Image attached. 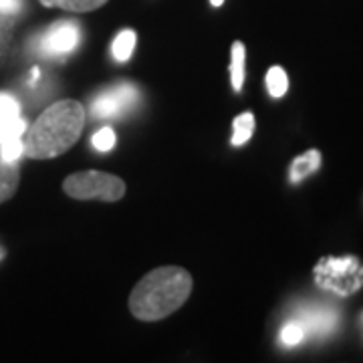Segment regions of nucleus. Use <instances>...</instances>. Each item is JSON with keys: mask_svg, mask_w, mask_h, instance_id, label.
I'll return each instance as SVG.
<instances>
[{"mask_svg": "<svg viewBox=\"0 0 363 363\" xmlns=\"http://www.w3.org/2000/svg\"><path fill=\"white\" fill-rule=\"evenodd\" d=\"M85 128V107L75 99H61L47 107L39 119L26 128L25 156L30 160H51L71 150Z\"/></svg>", "mask_w": 363, "mask_h": 363, "instance_id": "nucleus-1", "label": "nucleus"}, {"mask_svg": "<svg viewBox=\"0 0 363 363\" xmlns=\"http://www.w3.org/2000/svg\"><path fill=\"white\" fill-rule=\"evenodd\" d=\"M192 274L182 267L147 272L130 295V311L140 321H160L176 313L192 293Z\"/></svg>", "mask_w": 363, "mask_h": 363, "instance_id": "nucleus-2", "label": "nucleus"}, {"mask_svg": "<svg viewBox=\"0 0 363 363\" xmlns=\"http://www.w3.org/2000/svg\"><path fill=\"white\" fill-rule=\"evenodd\" d=\"M315 285L339 297L355 295L363 286V262L357 257H323L313 269Z\"/></svg>", "mask_w": 363, "mask_h": 363, "instance_id": "nucleus-3", "label": "nucleus"}, {"mask_svg": "<svg viewBox=\"0 0 363 363\" xmlns=\"http://www.w3.org/2000/svg\"><path fill=\"white\" fill-rule=\"evenodd\" d=\"M63 190L69 198H75V200L117 202L125 196V182L107 172L87 169V172H77L65 178Z\"/></svg>", "mask_w": 363, "mask_h": 363, "instance_id": "nucleus-4", "label": "nucleus"}, {"mask_svg": "<svg viewBox=\"0 0 363 363\" xmlns=\"http://www.w3.org/2000/svg\"><path fill=\"white\" fill-rule=\"evenodd\" d=\"M81 40V28L75 21H59L47 28V33L40 37L39 51L52 57H61L67 52L75 51Z\"/></svg>", "mask_w": 363, "mask_h": 363, "instance_id": "nucleus-5", "label": "nucleus"}, {"mask_svg": "<svg viewBox=\"0 0 363 363\" xmlns=\"http://www.w3.org/2000/svg\"><path fill=\"white\" fill-rule=\"evenodd\" d=\"M138 97V89L131 83H119L107 91H104L95 101L91 104L93 117H116L123 111H128Z\"/></svg>", "mask_w": 363, "mask_h": 363, "instance_id": "nucleus-6", "label": "nucleus"}, {"mask_svg": "<svg viewBox=\"0 0 363 363\" xmlns=\"http://www.w3.org/2000/svg\"><path fill=\"white\" fill-rule=\"evenodd\" d=\"M26 121L18 116L11 123H6L0 130V157L6 162H18V157L25 156Z\"/></svg>", "mask_w": 363, "mask_h": 363, "instance_id": "nucleus-7", "label": "nucleus"}, {"mask_svg": "<svg viewBox=\"0 0 363 363\" xmlns=\"http://www.w3.org/2000/svg\"><path fill=\"white\" fill-rule=\"evenodd\" d=\"M319 168H321V152L319 150H309L303 156L293 160L291 169H289V180L293 184H298V182L305 180L307 176L315 174Z\"/></svg>", "mask_w": 363, "mask_h": 363, "instance_id": "nucleus-8", "label": "nucleus"}, {"mask_svg": "<svg viewBox=\"0 0 363 363\" xmlns=\"http://www.w3.org/2000/svg\"><path fill=\"white\" fill-rule=\"evenodd\" d=\"M21 184V169L16 162H6L0 157V204L11 200Z\"/></svg>", "mask_w": 363, "mask_h": 363, "instance_id": "nucleus-9", "label": "nucleus"}, {"mask_svg": "<svg viewBox=\"0 0 363 363\" xmlns=\"http://www.w3.org/2000/svg\"><path fill=\"white\" fill-rule=\"evenodd\" d=\"M245 65H247V49L240 40H236L230 49V83L236 93L245 85Z\"/></svg>", "mask_w": 363, "mask_h": 363, "instance_id": "nucleus-10", "label": "nucleus"}, {"mask_svg": "<svg viewBox=\"0 0 363 363\" xmlns=\"http://www.w3.org/2000/svg\"><path fill=\"white\" fill-rule=\"evenodd\" d=\"M135 43H138V35H135V30H131V28L121 30V33L116 37V40H113V45H111L113 59L119 61V63L130 61L131 55H133V51H135Z\"/></svg>", "mask_w": 363, "mask_h": 363, "instance_id": "nucleus-11", "label": "nucleus"}, {"mask_svg": "<svg viewBox=\"0 0 363 363\" xmlns=\"http://www.w3.org/2000/svg\"><path fill=\"white\" fill-rule=\"evenodd\" d=\"M233 143L234 147H240V145H245V143L252 138V133H255V116L250 113V111H245V113H240V116L234 119L233 123Z\"/></svg>", "mask_w": 363, "mask_h": 363, "instance_id": "nucleus-12", "label": "nucleus"}, {"mask_svg": "<svg viewBox=\"0 0 363 363\" xmlns=\"http://www.w3.org/2000/svg\"><path fill=\"white\" fill-rule=\"evenodd\" d=\"M107 0H40L43 6H57L69 13H91L95 9H101Z\"/></svg>", "mask_w": 363, "mask_h": 363, "instance_id": "nucleus-13", "label": "nucleus"}, {"mask_svg": "<svg viewBox=\"0 0 363 363\" xmlns=\"http://www.w3.org/2000/svg\"><path fill=\"white\" fill-rule=\"evenodd\" d=\"M267 89L271 93L272 99H281L289 89V77H286V71L283 67L274 65L269 69L267 73Z\"/></svg>", "mask_w": 363, "mask_h": 363, "instance_id": "nucleus-14", "label": "nucleus"}, {"mask_svg": "<svg viewBox=\"0 0 363 363\" xmlns=\"http://www.w3.org/2000/svg\"><path fill=\"white\" fill-rule=\"evenodd\" d=\"M18 116H21L18 101L14 97H11V95H6V93H0V130Z\"/></svg>", "mask_w": 363, "mask_h": 363, "instance_id": "nucleus-15", "label": "nucleus"}, {"mask_svg": "<svg viewBox=\"0 0 363 363\" xmlns=\"http://www.w3.org/2000/svg\"><path fill=\"white\" fill-rule=\"evenodd\" d=\"M305 339V327L297 321H291L281 329V343L286 347H295Z\"/></svg>", "mask_w": 363, "mask_h": 363, "instance_id": "nucleus-16", "label": "nucleus"}, {"mask_svg": "<svg viewBox=\"0 0 363 363\" xmlns=\"http://www.w3.org/2000/svg\"><path fill=\"white\" fill-rule=\"evenodd\" d=\"M116 140V131L111 130V128H101V130L95 131L91 143H93V147H95L97 152H109V150H113Z\"/></svg>", "mask_w": 363, "mask_h": 363, "instance_id": "nucleus-17", "label": "nucleus"}, {"mask_svg": "<svg viewBox=\"0 0 363 363\" xmlns=\"http://www.w3.org/2000/svg\"><path fill=\"white\" fill-rule=\"evenodd\" d=\"M23 0H0V14L4 16H13L21 11Z\"/></svg>", "mask_w": 363, "mask_h": 363, "instance_id": "nucleus-18", "label": "nucleus"}, {"mask_svg": "<svg viewBox=\"0 0 363 363\" xmlns=\"http://www.w3.org/2000/svg\"><path fill=\"white\" fill-rule=\"evenodd\" d=\"M210 4H212V6H222L224 0H210Z\"/></svg>", "mask_w": 363, "mask_h": 363, "instance_id": "nucleus-19", "label": "nucleus"}, {"mask_svg": "<svg viewBox=\"0 0 363 363\" xmlns=\"http://www.w3.org/2000/svg\"><path fill=\"white\" fill-rule=\"evenodd\" d=\"M2 257H4V250L0 248V260H2Z\"/></svg>", "mask_w": 363, "mask_h": 363, "instance_id": "nucleus-20", "label": "nucleus"}, {"mask_svg": "<svg viewBox=\"0 0 363 363\" xmlns=\"http://www.w3.org/2000/svg\"><path fill=\"white\" fill-rule=\"evenodd\" d=\"M362 323H363V315H362Z\"/></svg>", "mask_w": 363, "mask_h": 363, "instance_id": "nucleus-21", "label": "nucleus"}]
</instances>
